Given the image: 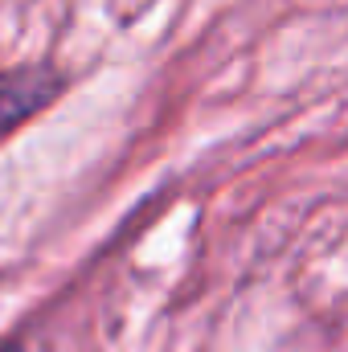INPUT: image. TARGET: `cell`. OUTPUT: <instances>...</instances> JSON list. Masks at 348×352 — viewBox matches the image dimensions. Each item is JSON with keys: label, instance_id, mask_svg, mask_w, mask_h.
<instances>
[{"label": "cell", "instance_id": "6da1fadb", "mask_svg": "<svg viewBox=\"0 0 348 352\" xmlns=\"http://www.w3.org/2000/svg\"><path fill=\"white\" fill-rule=\"evenodd\" d=\"M62 94V74L45 62L0 70V140L21 131Z\"/></svg>", "mask_w": 348, "mask_h": 352}, {"label": "cell", "instance_id": "7a4b0ae2", "mask_svg": "<svg viewBox=\"0 0 348 352\" xmlns=\"http://www.w3.org/2000/svg\"><path fill=\"white\" fill-rule=\"evenodd\" d=\"M0 352H29L25 344H0Z\"/></svg>", "mask_w": 348, "mask_h": 352}]
</instances>
